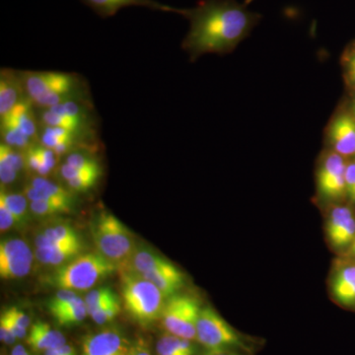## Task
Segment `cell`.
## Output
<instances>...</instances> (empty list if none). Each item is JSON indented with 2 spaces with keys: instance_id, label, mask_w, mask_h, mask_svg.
I'll list each match as a JSON object with an SVG mask.
<instances>
[{
  "instance_id": "obj_45",
  "label": "cell",
  "mask_w": 355,
  "mask_h": 355,
  "mask_svg": "<svg viewBox=\"0 0 355 355\" xmlns=\"http://www.w3.org/2000/svg\"><path fill=\"white\" fill-rule=\"evenodd\" d=\"M46 355H60V352H58V349H50L48 352H46Z\"/></svg>"
},
{
  "instance_id": "obj_32",
  "label": "cell",
  "mask_w": 355,
  "mask_h": 355,
  "mask_svg": "<svg viewBox=\"0 0 355 355\" xmlns=\"http://www.w3.org/2000/svg\"><path fill=\"white\" fill-rule=\"evenodd\" d=\"M102 174L103 173H95V174L87 175V176L69 180L65 183H67L69 190L73 191V193H85V191L92 190L94 188L99 182Z\"/></svg>"
},
{
  "instance_id": "obj_8",
  "label": "cell",
  "mask_w": 355,
  "mask_h": 355,
  "mask_svg": "<svg viewBox=\"0 0 355 355\" xmlns=\"http://www.w3.org/2000/svg\"><path fill=\"white\" fill-rule=\"evenodd\" d=\"M33 253L29 245L18 238L0 243V277L11 280L25 277L31 272Z\"/></svg>"
},
{
  "instance_id": "obj_22",
  "label": "cell",
  "mask_w": 355,
  "mask_h": 355,
  "mask_svg": "<svg viewBox=\"0 0 355 355\" xmlns=\"http://www.w3.org/2000/svg\"><path fill=\"white\" fill-rule=\"evenodd\" d=\"M51 314L53 315L60 326L69 327L84 321L87 317L88 311L85 301L78 296L67 304L51 311Z\"/></svg>"
},
{
  "instance_id": "obj_1",
  "label": "cell",
  "mask_w": 355,
  "mask_h": 355,
  "mask_svg": "<svg viewBox=\"0 0 355 355\" xmlns=\"http://www.w3.org/2000/svg\"><path fill=\"white\" fill-rule=\"evenodd\" d=\"M172 13L190 21V30L182 46L191 60L207 53L234 50L260 19L259 14L235 0H203L193 8L173 7Z\"/></svg>"
},
{
  "instance_id": "obj_43",
  "label": "cell",
  "mask_w": 355,
  "mask_h": 355,
  "mask_svg": "<svg viewBox=\"0 0 355 355\" xmlns=\"http://www.w3.org/2000/svg\"><path fill=\"white\" fill-rule=\"evenodd\" d=\"M11 355H32L28 352L27 349H25L23 345H18L14 347L12 352H11Z\"/></svg>"
},
{
  "instance_id": "obj_23",
  "label": "cell",
  "mask_w": 355,
  "mask_h": 355,
  "mask_svg": "<svg viewBox=\"0 0 355 355\" xmlns=\"http://www.w3.org/2000/svg\"><path fill=\"white\" fill-rule=\"evenodd\" d=\"M0 202L3 203L7 209L12 212L20 222L21 225H26L31 218V214H30L31 209H30L28 198L25 197L24 193H9L1 188Z\"/></svg>"
},
{
  "instance_id": "obj_4",
  "label": "cell",
  "mask_w": 355,
  "mask_h": 355,
  "mask_svg": "<svg viewBox=\"0 0 355 355\" xmlns=\"http://www.w3.org/2000/svg\"><path fill=\"white\" fill-rule=\"evenodd\" d=\"M91 234L98 252L123 268L137 249L135 236L127 226L106 210L98 212L91 221Z\"/></svg>"
},
{
  "instance_id": "obj_42",
  "label": "cell",
  "mask_w": 355,
  "mask_h": 355,
  "mask_svg": "<svg viewBox=\"0 0 355 355\" xmlns=\"http://www.w3.org/2000/svg\"><path fill=\"white\" fill-rule=\"evenodd\" d=\"M57 349L60 355H76L73 347L71 345H67V343H65V345L58 347Z\"/></svg>"
},
{
  "instance_id": "obj_28",
  "label": "cell",
  "mask_w": 355,
  "mask_h": 355,
  "mask_svg": "<svg viewBox=\"0 0 355 355\" xmlns=\"http://www.w3.org/2000/svg\"><path fill=\"white\" fill-rule=\"evenodd\" d=\"M116 296L118 295L110 287H100V288L89 292L84 299L89 316L99 310L102 306L107 304L109 301L113 300Z\"/></svg>"
},
{
  "instance_id": "obj_31",
  "label": "cell",
  "mask_w": 355,
  "mask_h": 355,
  "mask_svg": "<svg viewBox=\"0 0 355 355\" xmlns=\"http://www.w3.org/2000/svg\"><path fill=\"white\" fill-rule=\"evenodd\" d=\"M121 311V301L118 296L107 304L102 306L99 310L91 315L93 321L98 324H108L118 316Z\"/></svg>"
},
{
  "instance_id": "obj_47",
  "label": "cell",
  "mask_w": 355,
  "mask_h": 355,
  "mask_svg": "<svg viewBox=\"0 0 355 355\" xmlns=\"http://www.w3.org/2000/svg\"><path fill=\"white\" fill-rule=\"evenodd\" d=\"M354 114H355V102H354Z\"/></svg>"
},
{
  "instance_id": "obj_17",
  "label": "cell",
  "mask_w": 355,
  "mask_h": 355,
  "mask_svg": "<svg viewBox=\"0 0 355 355\" xmlns=\"http://www.w3.org/2000/svg\"><path fill=\"white\" fill-rule=\"evenodd\" d=\"M40 125L67 128L72 132L91 135L93 133L92 116H72L53 113L48 109H40Z\"/></svg>"
},
{
  "instance_id": "obj_35",
  "label": "cell",
  "mask_w": 355,
  "mask_h": 355,
  "mask_svg": "<svg viewBox=\"0 0 355 355\" xmlns=\"http://www.w3.org/2000/svg\"><path fill=\"white\" fill-rule=\"evenodd\" d=\"M4 312H6V314L8 315V317H10L16 324H19V326L23 327V328L28 329L31 326V320H30L29 316H28L26 313L23 312L22 310H20L19 308H7V309L4 310Z\"/></svg>"
},
{
  "instance_id": "obj_24",
  "label": "cell",
  "mask_w": 355,
  "mask_h": 355,
  "mask_svg": "<svg viewBox=\"0 0 355 355\" xmlns=\"http://www.w3.org/2000/svg\"><path fill=\"white\" fill-rule=\"evenodd\" d=\"M191 342L168 333L159 338L156 350L158 355H195V347Z\"/></svg>"
},
{
  "instance_id": "obj_25",
  "label": "cell",
  "mask_w": 355,
  "mask_h": 355,
  "mask_svg": "<svg viewBox=\"0 0 355 355\" xmlns=\"http://www.w3.org/2000/svg\"><path fill=\"white\" fill-rule=\"evenodd\" d=\"M92 147L86 144L83 149H74L73 151L67 154L65 163L78 169L101 170L102 166Z\"/></svg>"
},
{
  "instance_id": "obj_12",
  "label": "cell",
  "mask_w": 355,
  "mask_h": 355,
  "mask_svg": "<svg viewBox=\"0 0 355 355\" xmlns=\"http://www.w3.org/2000/svg\"><path fill=\"white\" fill-rule=\"evenodd\" d=\"M327 234L336 249L352 244L355 237V218L349 207H338L331 210L327 224Z\"/></svg>"
},
{
  "instance_id": "obj_29",
  "label": "cell",
  "mask_w": 355,
  "mask_h": 355,
  "mask_svg": "<svg viewBox=\"0 0 355 355\" xmlns=\"http://www.w3.org/2000/svg\"><path fill=\"white\" fill-rule=\"evenodd\" d=\"M355 284V266H347L338 270L333 282V293L336 299Z\"/></svg>"
},
{
  "instance_id": "obj_14",
  "label": "cell",
  "mask_w": 355,
  "mask_h": 355,
  "mask_svg": "<svg viewBox=\"0 0 355 355\" xmlns=\"http://www.w3.org/2000/svg\"><path fill=\"white\" fill-rule=\"evenodd\" d=\"M80 1L102 18L112 17L125 7H144L151 10L164 11V12H172L173 8L171 6L159 3L155 0H80Z\"/></svg>"
},
{
  "instance_id": "obj_46",
  "label": "cell",
  "mask_w": 355,
  "mask_h": 355,
  "mask_svg": "<svg viewBox=\"0 0 355 355\" xmlns=\"http://www.w3.org/2000/svg\"><path fill=\"white\" fill-rule=\"evenodd\" d=\"M214 355H241V354H225V352H218V354H216Z\"/></svg>"
},
{
  "instance_id": "obj_10",
  "label": "cell",
  "mask_w": 355,
  "mask_h": 355,
  "mask_svg": "<svg viewBox=\"0 0 355 355\" xmlns=\"http://www.w3.org/2000/svg\"><path fill=\"white\" fill-rule=\"evenodd\" d=\"M130 345L120 329L111 327L86 336L81 355H128Z\"/></svg>"
},
{
  "instance_id": "obj_6",
  "label": "cell",
  "mask_w": 355,
  "mask_h": 355,
  "mask_svg": "<svg viewBox=\"0 0 355 355\" xmlns=\"http://www.w3.org/2000/svg\"><path fill=\"white\" fill-rule=\"evenodd\" d=\"M202 307L190 295H174L168 298L162 312L165 330L172 335L186 340L197 338V324Z\"/></svg>"
},
{
  "instance_id": "obj_11",
  "label": "cell",
  "mask_w": 355,
  "mask_h": 355,
  "mask_svg": "<svg viewBox=\"0 0 355 355\" xmlns=\"http://www.w3.org/2000/svg\"><path fill=\"white\" fill-rule=\"evenodd\" d=\"M34 103L28 96L20 100L8 113L0 116V130H15L34 142L40 141V121Z\"/></svg>"
},
{
  "instance_id": "obj_19",
  "label": "cell",
  "mask_w": 355,
  "mask_h": 355,
  "mask_svg": "<svg viewBox=\"0 0 355 355\" xmlns=\"http://www.w3.org/2000/svg\"><path fill=\"white\" fill-rule=\"evenodd\" d=\"M83 242L55 244L37 248L35 257L39 263L46 266H62L83 252Z\"/></svg>"
},
{
  "instance_id": "obj_13",
  "label": "cell",
  "mask_w": 355,
  "mask_h": 355,
  "mask_svg": "<svg viewBox=\"0 0 355 355\" xmlns=\"http://www.w3.org/2000/svg\"><path fill=\"white\" fill-rule=\"evenodd\" d=\"M142 277L153 282L165 298L176 295L184 284V273L168 260Z\"/></svg>"
},
{
  "instance_id": "obj_5",
  "label": "cell",
  "mask_w": 355,
  "mask_h": 355,
  "mask_svg": "<svg viewBox=\"0 0 355 355\" xmlns=\"http://www.w3.org/2000/svg\"><path fill=\"white\" fill-rule=\"evenodd\" d=\"M121 294L128 314L137 323L146 326L162 316L165 297L141 275L123 270Z\"/></svg>"
},
{
  "instance_id": "obj_30",
  "label": "cell",
  "mask_w": 355,
  "mask_h": 355,
  "mask_svg": "<svg viewBox=\"0 0 355 355\" xmlns=\"http://www.w3.org/2000/svg\"><path fill=\"white\" fill-rule=\"evenodd\" d=\"M35 148L38 153L40 160H41V166H40L37 173L40 176L46 177L55 169V165H57V158H58L57 154L55 153L53 149L44 146L40 142L35 144Z\"/></svg>"
},
{
  "instance_id": "obj_15",
  "label": "cell",
  "mask_w": 355,
  "mask_h": 355,
  "mask_svg": "<svg viewBox=\"0 0 355 355\" xmlns=\"http://www.w3.org/2000/svg\"><path fill=\"white\" fill-rule=\"evenodd\" d=\"M330 141L336 153L342 156L355 154V119L342 114L333 121L329 132Z\"/></svg>"
},
{
  "instance_id": "obj_33",
  "label": "cell",
  "mask_w": 355,
  "mask_h": 355,
  "mask_svg": "<svg viewBox=\"0 0 355 355\" xmlns=\"http://www.w3.org/2000/svg\"><path fill=\"white\" fill-rule=\"evenodd\" d=\"M76 297H78V295H77L76 291H69V289H60V291L49 301V310L51 312V311L58 309V308L67 304V303Z\"/></svg>"
},
{
  "instance_id": "obj_37",
  "label": "cell",
  "mask_w": 355,
  "mask_h": 355,
  "mask_svg": "<svg viewBox=\"0 0 355 355\" xmlns=\"http://www.w3.org/2000/svg\"><path fill=\"white\" fill-rule=\"evenodd\" d=\"M128 355H151L150 347L144 338H137L130 345Z\"/></svg>"
},
{
  "instance_id": "obj_36",
  "label": "cell",
  "mask_w": 355,
  "mask_h": 355,
  "mask_svg": "<svg viewBox=\"0 0 355 355\" xmlns=\"http://www.w3.org/2000/svg\"><path fill=\"white\" fill-rule=\"evenodd\" d=\"M345 188H347V197L352 202H355V163H350L347 166Z\"/></svg>"
},
{
  "instance_id": "obj_34",
  "label": "cell",
  "mask_w": 355,
  "mask_h": 355,
  "mask_svg": "<svg viewBox=\"0 0 355 355\" xmlns=\"http://www.w3.org/2000/svg\"><path fill=\"white\" fill-rule=\"evenodd\" d=\"M13 227H22L20 222L3 203L0 202V229L1 232H6Z\"/></svg>"
},
{
  "instance_id": "obj_7",
  "label": "cell",
  "mask_w": 355,
  "mask_h": 355,
  "mask_svg": "<svg viewBox=\"0 0 355 355\" xmlns=\"http://www.w3.org/2000/svg\"><path fill=\"white\" fill-rule=\"evenodd\" d=\"M196 340L212 354L222 352L227 347H243L237 331L210 306L200 310Z\"/></svg>"
},
{
  "instance_id": "obj_39",
  "label": "cell",
  "mask_w": 355,
  "mask_h": 355,
  "mask_svg": "<svg viewBox=\"0 0 355 355\" xmlns=\"http://www.w3.org/2000/svg\"><path fill=\"white\" fill-rule=\"evenodd\" d=\"M2 315L6 317L7 323H8L9 327H10L11 331H12L13 335L16 336V338H24L25 336H27V329L23 328V327L16 324L10 317H8V315H7L4 311L2 312Z\"/></svg>"
},
{
  "instance_id": "obj_3",
  "label": "cell",
  "mask_w": 355,
  "mask_h": 355,
  "mask_svg": "<svg viewBox=\"0 0 355 355\" xmlns=\"http://www.w3.org/2000/svg\"><path fill=\"white\" fill-rule=\"evenodd\" d=\"M119 266L97 253L81 254L60 266L50 277V284L60 289L86 291L106 279Z\"/></svg>"
},
{
  "instance_id": "obj_16",
  "label": "cell",
  "mask_w": 355,
  "mask_h": 355,
  "mask_svg": "<svg viewBox=\"0 0 355 355\" xmlns=\"http://www.w3.org/2000/svg\"><path fill=\"white\" fill-rule=\"evenodd\" d=\"M26 96L19 70L2 69L0 71V116L8 113Z\"/></svg>"
},
{
  "instance_id": "obj_38",
  "label": "cell",
  "mask_w": 355,
  "mask_h": 355,
  "mask_svg": "<svg viewBox=\"0 0 355 355\" xmlns=\"http://www.w3.org/2000/svg\"><path fill=\"white\" fill-rule=\"evenodd\" d=\"M0 338H1L2 342L6 343V345H13L15 340H17L16 336L13 335L8 323H7L6 317L2 314L0 317Z\"/></svg>"
},
{
  "instance_id": "obj_26",
  "label": "cell",
  "mask_w": 355,
  "mask_h": 355,
  "mask_svg": "<svg viewBox=\"0 0 355 355\" xmlns=\"http://www.w3.org/2000/svg\"><path fill=\"white\" fill-rule=\"evenodd\" d=\"M29 184L43 191L44 195L51 198H58L65 202H74L73 191L67 190L64 187L50 181L46 177L33 176Z\"/></svg>"
},
{
  "instance_id": "obj_2",
  "label": "cell",
  "mask_w": 355,
  "mask_h": 355,
  "mask_svg": "<svg viewBox=\"0 0 355 355\" xmlns=\"http://www.w3.org/2000/svg\"><path fill=\"white\" fill-rule=\"evenodd\" d=\"M25 93L39 109L71 101L86 100L84 79L76 73L60 71H20Z\"/></svg>"
},
{
  "instance_id": "obj_41",
  "label": "cell",
  "mask_w": 355,
  "mask_h": 355,
  "mask_svg": "<svg viewBox=\"0 0 355 355\" xmlns=\"http://www.w3.org/2000/svg\"><path fill=\"white\" fill-rule=\"evenodd\" d=\"M347 70L352 80L355 83V51L352 55H350L349 62H347Z\"/></svg>"
},
{
  "instance_id": "obj_44",
  "label": "cell",
  "mask_w": 355,
  "mask_h": 355,
  "mask_svg": "<svg viewBox=\"0 0 355 355\" xmlns=\"http://www.w3.org/2000/svg\"><path fill=\"white\" fill-rule=\"evenodd\" d=\"M349 254L350 256L355 257V237L354 241H352V244L349 245Z\"/></svg>"
},
{
  "instance_id": "obj_40",
  "label": "cell",
  "mask_w": 355,
  "mask_h": 355,
  "mask_svg": "<svg viewBox=\"0 0 355 355\" xmlns=\"http://www.w3.org/2000/svg\"><path fill=\"white\" fill-rule=\"evenodd\" d=\"M336 300L345 306H352L355 304V284L347 289Z\"/></svg>"
},
{
  "instance_id": "obj_9",
  "label": "cell",
  "mask_w": 355,
  "mask_h": 355,
  "mask_svg": "<svg viewBox=\"0 0 355 355\" xmlns=\"http://www.w3.org/2000/svg\"><path fill=\"white\" fill-rule=\"evenodd\" d=\"M347 166L343 156L336 153H329L324 159L318 172V188L324 198L336 200L347 196Z\"/></svg>"
},
{
  "instance_id": "obj_21",
  "label": "cell",
  "mask_w": 355,
  "mask_h": 355,
  "mask_svg": "<svg viewBox=\"0 0 355 355\" xmlns=\"http://www.w3.org/2000/svg\"><path fill=\"white\" fill-rule=\"evenodd\" d=\"M165 261L166 259L155 253L149 248L137 247L132 258L128 261V265L123 268V270L144 275L151 272V270H155L157 266L162 265Z\"/></svg>"
},
{
  "instance_id": "obj_20",
  "label": "cell",
  "mask_w": 355,
  "mask_h": 355,
  "mask_svg": "<svg viewBox=\"0 0 355 355\" xmlns=\"http://www.w3.org/2000/svg\"><path fill=\"white\" fill-rule=\"evenodd\" d=\"M79 242H81V239L76 229L65 223H58L49 226L35 237V245L37 248Z\"/></svg>"
},
{
  "instance_id": "obj_27",
  "label": "cell",
  "mask_w": 355,
  "mask_h": 355,
  "mask_svg": "<svg viewBox=\"0 0 355 355\" xmlns=\"http://www.w3.org/2000/svg\"><path fill=\"white\" fill-rule=\"evenodd\" d=\"M73 205L74 203L64 200H38L30 202V209L34 216L46 217L69 214L72 211Z\"/></svg>"
},
{
  "instance_id": "obj_18",
  "label": "cell",
  "mask_w": 355,
  "mask_h": 355,
  "mask_svg": "<svg viewBox=\"0 0 355 355\" xmlns=\"http://www.w3.org/2000/svg\"><path fill=\"white\" fill-rule=\"evenodd\" d=\"M27 343L33 350L48 352L62 347L67 343V340L60 331L51 328L50 324L37 322L32 324Z\"/></svg>"
}]
</instances>
